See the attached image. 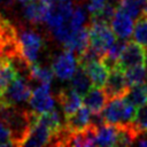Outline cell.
I'll use <instances>...</instances> for the list:
<instances>
[{
    "label": "cell",
    "mask_w": 147,
    "mask_h": 147,
    "mask_svg": "<svg viewBox=\"0 0 147 147\" xmlns=\"http://www.w3.org/2000/svg\"><path fill=\"white\" fill-rule=\"evenodd\" d=\"M38 116L34 111L21 108L18 105L0 106V118L9 130L13 146H23Z\"/></svg>",
    "instance_id": "cell-1"
},
{
    "label": "cell",
    "mask_w": 147,
    "mask_h": 147,
    "mask_svg": "<svg viewBox=\"0 0 147 147\" xmlns=\"http://www.w3.org/2000/svg\"><path fill=\"white\" fill-rule=\"evenodd\" d=\"M103 119L109 124H124L133 122L137 107L126 98H116L109 100L101 111Z\"/></svg>",
    "instance_id": "cell-2"
},
{
    "label": "cell",
    "mask_w": 147,
    "mask_h": 147,
    "mask_svg": "<svg viewBox=\"0 0 147 147\" xmlns=\"http://www.w3.org/2000/svg\"><path fill=\"white\" fill-rule=\"evenodd\" d=\"M32 90L29 80L17 76L7 87L0 91V106H13L29 101Z\"/></svg>",
    "instance_id": "cell-3"
},
{
    "label": "cell",
    "mask_w": 147,
    "mask_h": 147,
    "mask_svg": "<svg viewBox=\"0 0 147 147\" xmlns=\"http://www.w3.org/2000/svg\"><path fill=\"white\" fill-rule=\"evenodd\" d=\"M17 34L22 54L30 63H34L44 47L42 37L34 29L25 26L17 28Z\"/></svg>",
    "instance_id": "cell-4"
},
{
    "label": "cell",
    "mask_w": 147,
    "mask_h": 147,
    "mask_svg": "<svg viewBox=\"0 0 147 147\" xmlns=\"http://www.w3.org/2000/svg\"><path fill=\"white\" fill-rule=\"evenodd\" d=\"M87 28L90 34V46L103 56L116 39L114 31L108 23L103 22H90Z\"/></svg>",
    "instance_id": "cell-5"
},
{
    "label": "cell",
    "mask_w": 147,
    "mask_h": 147,
    "mask_svg": "<svg viewBox=\"0 0 147 147\" xmlns=\"http://www.w3.org/2000/svg\"><path fill=\"white\" fill-rule=\"evenodd\" d=\"M131 86L129 85L124 70L119 67H115L109 71L108 78L103 85V91L107 94L108 99H116L126 96Z\"/></svg>",
    "instance_id": "cell-6"
},
{
    "label": "cell",
    "mask_w": 147,
    "mask_h": 147,
    "mask_svg": "<svg viewBox=\"0 0 147 147\" xmlns=\"http://www.w3.org/2000/svg\"><path fill=\"white\" fill-rule=\"evenodd\" d=\"M29 105L31 110L37 115L47 113L55 107V99L51 92V85L40 84L34 90H32L31 96L29 99Z\"/></svg>",
    "instance_id": "cell-7"
},
{
    "label": "cell",
    "mask_w": 147,
    "mask_h": 147,
    "mask_svg": "<svg viewBox=\"0 0 147 147\" xmlns=\"http://www.w3.org/2000/svg\"><path fill=\"white\" fill-rule=\"evenodd\" d=\"M78 67L77 56L69 49H64L52 62V70L54 76L61 80H70Z\"/></svg>",
    "instance_id": "cell-8"
},
{
    "label": "cell",
    "mask_w": 147,
    "mask_h": 147,
    "mask_svg": "<svg viewBox=\"0 0 147 147\" xmlns=\"http://www.w3.org/2000/svg\"><path fill=\"white\" fill-rule=\"evenodd\" d=\"M147 64V52L144 46L138 44L137 41H129L124 47L119 59L117 67L125 70L126 68Z\"/></svg>",
    "instance_id": "cell-9"
},
{
    "label": "cell",
    "mask_w": 147,
    "mask_h": 147,
    "mask_svg": "<svg viewBox=\"0 0 147 147\" xmlns=\"http://www.w3.org/2000/svg\"><path fill=\"white\" fill-rule=\"evenodd\" d=\"M56 99L61 106L64 117L72 115L83 106V95L77 93L71 87L60 90L56 94Z\"/></svg>",
    "instance_id": "cell-10"
},
{
    "label": "cell",
    "mask_w": 147,
    "mask_h": 147,
    "mask_svg": "<svg viewBox=\"0 0 147 147\" xmlns=\"http://www.w3.org/2000/svg\"><path fill=\"white\" fill-rule=\"evenodd\" d=\"M110 28L117 38L129 39L134 28L133 18L129 16L126 13H124L123 10H121L119 8H117L114 17L110 21Z\"/></svg>",
    "instance_id": "cell-11"
},
{
    "label": "cell",
    "mask_w": 147,
    "mask_h": 147,
    "mask_svg": "<svg viewBox=\"0 0 147 147\" xmlns=\"http://www.w3.org/2000/svg\"><path fill=\"white\" fill-rule=\"evenodd\" d=\"M52 130L39 118H37L23 146H48L52 139Z\"/></svg>",
    "instance_id": "cell-12"
},
{
    "label": "cell",
    "mask_w": 147,
    "mask_h": 147,
    "mask_svg": "<svg viewBox=\"0 0 147 147\" xmlns=\"http://www.w3.org/2000/svg\"><path fill=\"white\" fill-rule=\"evenodd\" d=\"M108 101L109 99L105 91L96 86H92L83 95V103L91 110V113H101Z\"/></svg>",
    "instance_id": "cell-13"
},
{
    "label": "cell",
    "mask_w": 147,
    "mask_h": 147,
    "mask_svg": "<svg viewBox=\"0 0 147 147\" xmlns=\"http://www.w3.org/2000/svg\"><path fill=\"white\" fill-rule=\"evenodd\" d=\"M46 13V5L42 0H34L23 5V17L32 25L45 23Z\"/></svg>",
    "instance_id": "cell-14"
},
{
    "label": "cell",
    "mask_w": 147,
    "mask_h": 147,
    "mask_svg": "<svg viewBox=\"0 0 147 147\" xmlns=\"http://www.w3.org/2000/svg\"><path fill=\"white\" fill-rule=\"evenodd\" d=\"M88 46H90V34H88L87 25H85L82 29L77 30L69 38V40L63 45L64 49L71 51L76 56L82 54Z\"/></svg>",
    "instance_id": "cell-15"
},
{
    "label": "cell",
    "mask_w": 147,
    "mask_h": 147,
    "mask_svg": "<svg viewBox=\"0 0 147 147\" xmlns=\"http://www.w3.org/2000/svg\"><path fill=\"white\" fill-rule=\"evenodd\" d=\"M83 69L88 75L93 86L101 87V88L103 87L110 70L102 61H94V62L90 63L88 65H86Z\"/></svg>",
    "instance_id": "cell-16"
},
{
    "label": "cell",
    "mask_w": 147,
    "mask_h": 147,
    "mask_svg": "<svg viewBox=\"0 0 147 147\" xmlns=\"http://www.w3.org/2000/svg\"><path fill=\"white\" fill-rule=\"evenodd\" d=\"M90 119H91V110L87 107L82 106L76 113L65 117L64 125L71 132H76L87 127L90 125Z\"/></svg>",
    "instance_id": "cell-17"
},
{
    "label": "cell",
    "mask_w": 147,
    "mask_h": 147,
    "mask_svg": "<svg viewBox=\"0 0 147 147\" xmlns=\"http://www.w3.org/2000/svg\"><path fill=\"white\" fill-rule=\"evenodd\" d=\"M118 127L116 124L105 123L96 127L94 146H116Z\"/></svg>",
    "instance_id": "cell-18"
},
{
    "label": "cell",
    "mask_w": 147,
    "mask_h": 147,
    "mask_svg": "<svg viewBox=\"0 0 147 147\" xmlns=\"http://www.w3.org/2000/svg\"><path fill=\"white\" fill-rule=\"evenodd\" d=\"M92 86V82L86 71L82 67H77L74 76L70 78V87L80 95H84Z\"/></svg>",
    "instance_id": "cell-19"
},
{
    "label": "cell",
    "mask_w": 147,
    "mask_h": 147,
    "mask_svg": "<svg viewBox=\"0 0 147 147\" xmlns=\"http://www.w3.org/2000/svg\"><path fill=\"white\" fill-rule=\"evenodd\" d=\"M53 77H54V72H53L52 68H48L45 65H39L37 62L31 63L29 82H37L39 84L51 85L53 82Z\"/></svg>",
    "instance_id": "cell-20"
},
{
    "label": "cell",
    "mask_w": 147,
    "mask_h": 147,
    "mask_svg": "<svg viewBox=\"0 0 147 147\" xmlns=\"http://www.w3.org/2000/svg\"><path fill=\"white\" fill-rule=\"evenodd\" d=\"M124 74L131 87L134 85H140V84H144L147 79V67L146 64L130 67L124 70Z\"/></svg>",
    "instance_id": "cell-21"
},
{
    "label": "cell",
    "mask_w": 147,
    "mask_h": 147,
    "mask_svg": "<svg viewBox=\"0 0 147 147\" xmlns=\"http://www.w3.org/2000/svg\"><path fill=\"white\" fill-rule=\"evenodd\" d=\"M132 34L134 41L147 48V15L142 14L141 16L138 17Z\"/></svg>",
    "instance_id": "cell-22"
},
{
    "label": "cell",
    "mask_w": 147,
    "mask_h": 147,
    "mask_svg": "<svg viewBox=\"0 0 147 147\" xmlns=\"http://www.w3.org/2000/svg\"><path fill=\"white\" fill-rule=\"evenodd\" d=\"M145 2L146 0H121L118 8L134 20L138 18L142 13Z\"/></svg>",
    "instance_id": "cell-23"
},
{
    "label": "cell",
    "mask_w": 147,
    "mask_h": 147,
    "mask_svg": "<svg viewBox=\"0 0 147 147\" xmlns=\"http://www.w3.org/2000/svg\"><path fill=\"white\" fill-rule=\"evenodd\" d=\"M18 76L16 69L9 61H5L2 67L0 68V91L7 87L16 77Z\"/></svg>",
    "instance_id": "cell-24"
},
{
    "label": "cell",
    "mask_w": 147,
    "mask_h": 147,
    "mask_svg": "<svg viewBox=\"0 0 147 147\" xmlns=\"http://www.w3.org/2000/svg\"><path fill=\"white\" fill-rule=\"evenodd\" d=\"M126 98L138 108L145 103H147V93L145 88V83L140 85H134L130 88Z\"/></svg>",
    "instance_id": "cell-25"
},
{
    "label": "cell",
    "mask_w": 147,
    "mask_h": 147,
    "mask_svg": "<svg viewBox=\"0 0 147 147\" xmlns=\"http://www.w3.org/2000/svg\"><path fill=\"white\" fill-rule=\"evenodd\" d=\"M86 10L83 8V5H76L72 15L69 20V25L74 31H77L79 29H82L83 26H85L86 23Z\"/></svg>",
    "instance_id": "cell-26"
},
{
    "label": "cell",
    "mask_w": 147,
    "mask_h": 147,
    "mask_svg": "<svg viewBox=\"0 0 147 147\" xmlns=\"http://www.w3.org/2000/svg\"><path fill=\"white\" fill-rule=\"evenodd\" d=\"M38 118H39L44 124H46V125L52 130V132L57 131V130L63 125L62 122H61L60 114L55 110V108L52 109V110H49V111H47V113H44V114L39 115Z\"/></svg>",
    "instance_id": "cell-27"
},
{
    "label": "cell",
    "mask_w": 147,
    "mask_h": 147,
    "mask_svg": "<svg viewBox=\"0 0 147 147\" xmlns=\"http://www.w3.org/2000/svg\"><path fill=\"white\" fill-rule=\"evenodd\" d=\"M133 124L140 133L147 132V103L137 108V114L133 119Z\"/></svg>",
    "instance_id": "cell-28"
},
{
    "label": "cell",
    "mask_w": 147,
    "mask_h": 147,
    "mask_svg": "<svg viewBox=\"0 0 147 147\" xmlns=\"http://www.w3.org/2000/svg\"><path fill=\"white\" fill-rule=\"evenodd\" d=\"M0 146H13L9 130L1 118H0Z\"/></svg>",
    "instance_id": "cell-29"
},
{
    "label": "cell",
    "mask_w": 147,
    "mask_h": 147,
    "mask_svg": "<svg viewBox=\"0 0 147 147\" xmlns=\"http://www.w3.org/2000/svg\"><path fill=\"white\" fill-rule=\"evenodd\" d=\"M107 3H108V0H88L86 5V9L91 15H93L101 11Z\"/></svg>",
    "instance_id": "cell-30"
},
{
    "label": "cell",
    "mask_w": 147,
    "mask_h": 147,
    "mask_svg": "<svg viewBox=\"0 0 147 147\" xmlns=\"http://www.w3.org/2000/svg\"><path fill=\"white\" fill-rule=\"evenodd\" d=\"M5 61H6V59H5V57H3V56L0 54V68L2 67V64L5 63Z\"/></svg>",
    "instance_id": "cell-31"
},
{
    "label": "cell",
    "mask_w": 147,
    "mask_h": 147,
    "mask_svg": "<svg viewBox=\"0 0 147 147\" xmlns=\"http://www.w3.org/2000/svg\"><path fill=\"white\" fill-rule=\"evenodd\" d=\"M142 14H144V15H147V0H146V2H145L144 9H142Z\"/></svg>",
    "instance_id": "cell-32"
},
{
    "label": "cell",
    "mask_w": 147,
    "mask_h": 147,
    "mask_svg": "<svg viewBox=\"0 0 147 147\" xmlns=\"http://www.w3.org/2000/svg\"><path fill=\"white\" fill-rule=\"evenodd\" d=\"M18 2H21L22 5H25V3H28V2H31V1H34V0H17Z\"/></svg>",
    "instance_id": "cell-33"
},
{
    "label": "cell",
    "mask_w": 147,
    "mask_h": 147,
    "mask_svg": "<svg viewBox=\"0 0 147 147\" xmlns=\"http://www.w3.org/2000/svg\"><path fill=\"white\" fill-rule=\"evenodd\" d=\"M76 1V3L77 5H83L84 3V1H86V0H75Z\"/></svg>",
    "instance_id": "cell-34"
},
{
    "label": "cell",
    "mask_w": 147,
    "mask_h": 147,
    "mask_svg": "<svg viewBox=\"0 0 147 147\" xmlns=\"http://www.w3.org/2000/svg\"><path fill=\"white\" fill-rule=\"evenodd\" d=\"M145 88H146V93H147V79H146V82H145Z\"/></svg>",
    "instance_id": "cell-35"
}]
</instances>
